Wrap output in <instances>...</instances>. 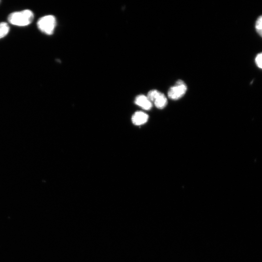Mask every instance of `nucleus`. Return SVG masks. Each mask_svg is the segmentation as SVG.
I'll return each instance as SVG.
<instances>
[{"instance_id": "obj_3", "label": "nucleus", "mask_w": 262, "mask_h": 262, "mask_svg": "<svg viewBox=\"0 0 262 262\" xmlns=\"http://www.w3.org/2000/svg\"><path fill=\"white\" fill-rule=\"evenodd\" d=\"M187 86L181 80L177 82L176 84L170 88L168 91V96L173 100H177L181 98L186 93Z\"/></svg>"}, {"instance_id": "obj_6", "label": "nucleus", "mask_w": 262, "mask_h": 262, "mask_svg": "<svg viewBox=\"0 0 262 262\" xmlns=\"http://www.w3.org/2000/svg\"><path fill=\"white\" fill-rule=\"evenodd\" d=\"M153 102L157 108L163 109L166 105L167 100L165 96L159 92Z\"/></svg>"}, {"instance_id": "obj_1", "label": "nucleus", "mask_w": 262, "mask_h": 262, "mask_svg": "<svg viewBox=\"0 0 262 262\" xmlns=\"http://www.w3.org/2000/svg\"><path fill=\"white\" fill-rule=\"evenodd\" d=\"M34 15L30 10L15 12L10 14L8 17V21L12 24L18 26H25L33 20Z\"/></svg>"}, {"instance_id": "obj_2", "label": "nucleus", "mask_w": 262, "mask_h": 262, "mask_svg": "<svg viewBox=\"0 0 262 262\" xmlns=\"http://www.w3.org/2000/svg\"><path fill=\"white\" fill-rule=\"evenodd\" d=\"M56 22L55 17L47 15L39 18L37 22L38 28L45 34H52L54 31Z\"/></svg>"}, {"instance_id": "obj_9", "label": "nucleus", "mask_w": 262, "mask_h": 262, "mask_svg": "<svg viewBox=\"0 0 262 262\" xmlns=\"http://www.w3.org/2000/svg\"><path fill=\"white\" fill-rule=\"evenodd\" d=\"M255 62L257 66L262 69V53L258 54L255 58Z\"/></svg>"}, {"instance_id": "obj_5", "label": "nucleus", "mask_w": 262, "mask_h": 262, "mask_svg": "<svg viewBox=\"0 0 262 262\" xmlns=\"http://www.w3.org/2000/svg\"><path fill=\"white\" fill-rule=\"evenodd\" d=\"M148 115L141 111L135 112L132 116V123L136 125H141L146 123L148 120Z\"/></svg>"}, {"instance_id": "obj_7", "label": "nucleus", "mask_w": 262, "mask_h": 262, "mask_svg": "<svg viewBox=\"0 0 262 262\" xmlns=\"http://www.w3.org/2000/svg\"><path fill=\"white\" fill-rule=\"evenodd\" d=\"M9 31V27L6 22L0 23V39L5 36Z\"/></svg>"}, {"instance_id": "obj_8", "label": "nucleus", "mask_w": 262, "mask_h": 262, "mask_svg": "<svg viewBox=\"0 0 262 262\" xmlns=\"http://www.w3.org/2000/svg\"><path fill=\"white\" fill-rule=\"evenodd\" d=\"M255 28L257 33L262 37V16L258 18L255 24Z\"/></svg>"}, {"instance_id": "obj_4", "label": "nucleus", "mask_w": 262, "mask_h": 262, "mask_svg": "<svg viewBox=\"0 0 262 262\" xmlns=\"http://www.w3.org/2000/svg\"><path fill=\"white\" fill-rule=\"evenodd\" d=\"M135 103L144 110H149L152 106V102L149 100L147 96L140 95L137 96L135 99Z\"/></svg>"}]
</instances>
